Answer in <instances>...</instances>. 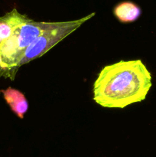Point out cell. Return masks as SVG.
<instances>
[{"instance_id": "obj_1", "label": "cell", "mask_w": 156, "mask_h": 157, "mask_svg": "<svg viewBox=\"0 0 156 157\" xmlns=\"http://www.w3.org/2000/svg\"><path fill=\"white\" fill-rule=\"evenodd\" d=\"M151 75L141 60L120 61L101 70L93 84V100L109 108H124L144 101Z\"/></svg>"}, {"instance_id": "obj_2", "label": "cell", "mask_w": 156, "mask_h": 157, "mask_svg": "<svg viewBox=\"0 0 156 157\" xmlns=\"http://www.w3.org/2000/svg\"><path fill=\"white\" fill-rule=\"evenodd\" d=\"M95 14V12H93L84 18L73 21H60L58 26L46 31L28 47L22 60L20 62L19 67L23 64H27L34 59L44 55L47 51L62 41L67 35L76 30L85 21L93 18Z\"/></svg>"}, {"instance_id": "obj_3", "label": "cell", "mask_w": 156, "mask_h": 157, "mask_svg": "<svg viewBox=\"0 0 156 157\" xmlns=\"http://www.w3.org/2000/svg\"><path fill=\"white\" fill-rule=\"evenodd\" d=\"M4 99L11 107V110L19 118L23 119L24 113L27 112L28 104L24 95L16 89L9 87L6 90H0Z\"/></svg>"}, {"instance_id": "obj_4", "label": "cell", "mask_w": 156, "mask_h": 157, "mask_svg": "<svg viewBox=\"0 0 156 157\" xmlns=\"http://www.w3.org/2000/svg\"><path fill=\"white\" fill-rule=\"evenodd\" d=\"M113 14L121 22L129 23L136 21L140 17L142 9L132 2L125 1L115 6Z\"/></svg>"}, {"instance_id": "obj_5", "label": "cell", "mask_w": 156, "mask_h": 157, "mask_svg": "<svg viewBox=\"0 0 156 157\" xmlns=\"http://www.w3.org/2000/svg\"><path fill=\"white\" fill-rule=\"evenodd\" d=\"M3 77L4 78V71H3V69L1 65V58H0V78Z\"/></svg>"}]
</instances>
